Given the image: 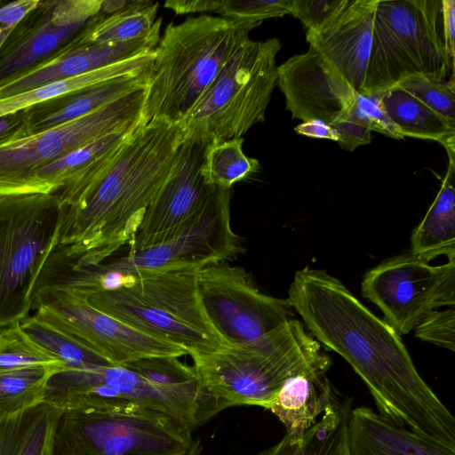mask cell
<instances>
[{
  "label": "cell",
  "instance_id": "cell-32",
  "mask_svg": "<svg viewBox=\"0 0 455 455\" xmlns=\"http://www.w3.org/2000/svg\"><path fill=\"white\" fill-rule=\"evenodd\" d=\"M164 5L176 14L212 12L235 23L259 27L266 19L291 14V0H172Z\"/></svg>",
  "mask_w": 455,
  "mask_h": 455
},
{
  "label": "cell",
  "instance_id": "cell-46",
  "mask_svg": "<svg viewBox=\"0 0 455 455\" xmlns=\"http://www.w3.org/2000/svg\"><path fill=\"white\" fill-rule=\"evenodd\" d=\"M203 451V446L199 438L193 440L188 451L185 455H201Z\"/></svg>",
  "mask_w": 455,
  "mask_h": 455
},
{
  "label": "cell",
  "instance_id": "cell-27",
  "mask_svg": "<svg viewBox=\"0 0 455 455\" xmlns=\"http://www.w3.org/2000/svg\"><path fill=\"white\" fill-rule=\"evenodd\" d=\"M154 51L95 69L82 75L52 83L0 100V116L17 113L52 99L83 90L119 77L135 76L150 69Z\"/></svg>",
  "mask_w": 455,
  "mask_h": 455
},
{
  "label": "cell",
  "instance_id": "cell-28",
  "mask_svg": "<svg viewBox=\"0 0 455 455\" xmlns=\"http://www.w3.org/2000/svg\"><path fill=\"white\" fill-rule=\"evenodd\" d=\"M352 399L346 398L325 411L300 441L286 435L275 445L256 455H349L348 420Z\"/></svg>",
  "mask_w": 455,
  "mask_h": 455
},
{
  "label": "cell",
  "instance_id": "cell-37",
  "mask_svg": "<svg viewBox=\"0 0 455 455\" xmlns=\"http://www.w3.org/2000/svg\"><path fill=\"white\" fill-rule=\"evenodd\" d=\"M415 336L421 340L455 350V309L431 310L415 326Z\"/></svg>",
  "mask_w": 455,
  "mask_h": 455
},
{
  "label": "cell",
  "instance_id": "cell-22",
  "mask_svg": "<svg viewBox=\"0 0 455 455\" xmlns=\"http://www.w3.org/2000/svg\"><path fill=\"white\" fill-rule=\"evenodd\" d=\"M349 455H455V447L395 425L367 406L351 409Z\"/></svg>",
  "mask_w": 455,
  "mask_h": 455
},
{
  "label": "cell",
  "instance_id": "cell-45",
  "mask_svg": "<svg viewBox=\"0 0 455 455\" xmlns=\"http://www.w3.org/2000/svg\"><path fill=\"white\" fill-rule=\"evenodd\" d=\"M149 1L145 0H122V1H103L101 4L100 12L104 15H109L116 12H122L128 10L135 9L148 4Z\"/></svg>",
  "mask_w": 455,
  "mask_h": 455
},
{
  "label": "cell",
  "instance_id": "cell-2",
  "mask_svg": "<svg viewBox=\"0 0 455 455\" xmlns=\"http://www.w3.org/2000/svg\"><path fill=\"white\" fill-rule=\"evenodd\" d=\"M185 138L180 124L141 123L101 180L77 205L63 207L59 248L77 266L105 261L137 234Z\"/></svg>",
  "mask_w": 455,
  "mask_h": 455
},
{
  "label": "cell",
  "instance_id": "cell-15",
  "mask_svg": "<svg viewBox=\"0 0 455 455\" xmlns=\"http://www.w3.org/2000/svg\"><path fill=\"white\" fill-rule=\"evenodd\" d=\"M362 292L398 335L407 334L429 311L454 307L455 259L431 266L410 251L390 258L365 273Z\"/></svg>",
  "mask_w": 455,
  "mask_h": 455
},
{
  "label": "cell",
  "instance_id": "cell-26",
  "mask_svg": "<svg viewBox=\"0 0 455 455\" xmlns=\"http://www.w3.org/2000/svg\"><path fill=\"white\" fill-rule=\"evenodd\" d=\"M381 102L403 138L436 140L446 149L449 161L455 162V123L399 86L383 92Z\"/></svg>",
  "mask_w": 455,
  "mask_h": 455
},
{
  "label": "cell",
  "instance_id": "cell-20",
  "mask_svg": "<svg viewBox=\"0 0 455 455\" xmlns=\"http://www.w3.org/2000/svg\"><path fill=\"white\" fill-rule=\"evenodd\" d=\"M161 25L158 18L147 35L132 41L66 51L0 85V100L152 52L160 40Z\"/></svg>",
  "mask_w": 455,
  "mask_h": 455
},
{
  "label": "cell",
  "instance_id": "cell-29",
  "mask_svg": "<svg viewBox=\"0 0 455 455\" xmlns=\"http://www.w3.org/2000/svg\"><path fill=\"white\" fill-rule=\"evenodd\" d=\"M61 410L42 403L7 419H0V455H50Z\"/></svg>",
  "mask_w": 455,
  "mask_h": 455
},
{
  "label": "cell",
  "instance_id": "cell-47",
  "mask_svg": "<svg viewBox=\"0 0 455 455\" xmlns=\"http://www.w3.org/2000/svg\"><path fill=\"white\" fill-rule=\"evenodd\" d=\"M16 26V25H15ZM15 26H0V48L4 44V41L7 39L11 32L13 30Z\"/></svg>",
  "mask_w": 455,
  "mask_h": 455
},
{
  "label": "cell",
  "instance_id": "cell-44",
  "mask_svg": "<svg viewBox=\"0 0 455 455\" xmlns=\"http://www.w3.org/2000/svg\"><path fill=\"white\" fill-rule=\"evenodd\" d=\"M294 131L303 136L327 139L338 141V133L331 125L325 124L318 119H312L295 126Z\"/></svg>",
  "mask_w": 455,
  "mask_h": 455
},
{
  "label": "cell",
  "instance_id": "cell-35",
  "mask_svg": "<svg viewBox=\"0 0 455 455\" xmlns=\"http://www.w3.org/2000/svg\"><path fill=\"white\" fill-rule=\"evenodd\" d=\"M65 365L35 343L15 323L0 330V371L35 366Z\"/></svg>",
  "mask_w": 455,
  "mask_h": 455
},
{
  "label": "cell",
  "instance_id": "cell-36",
  "mask_svg": "<svg viewBox=\"0 0 455 455\" xmlns=\"http://www.w3.org/2000/svg\"><path fill=\"white\" fill-rule=\"evenodd\" d=\"M399 86L430 108L455 123L454 74L448 80H435L421 76H408Z\"/></svg>",
  "mask_w": 455,
  "mask_h": 455
},
{
  "label": "cell",
  "instance_id": "cell-16",
  "mask_svg": "<svg viewBox=\"0 0 455 455\" xmlns=\"http://www.w3.org/2000/svg\"><path fill=\"white\" fill-rule=\"evenodd\" d=\"M211 142L201 137L184 138L169 176L147 210L129 249L146 248L164 241L202 209L216 188L207 181L204 173Z\"/></svg>",
  "mask_w": 455,
  "mask_h": 455
},
{
  "label": "cell",
  "instance_id": "cell-10",
  "mask_svg": "<svg viewBox=\"0 0 455 455\" xmlns=\"http://www.w3.org/2000/svg\"><path fill=\"white\" fill-rule=\"evenodd\" d=\"M231 188L216 187L202 209L164 241L100 264L124 276L136 273L198 270L243 253L231 228Z\"/></svg>",
  "mask_w": 455,
  "mask_h": 455
},
{
  "label": "cell",
  "instance_id": "cell-14",
  "mask_svg": "<svg viewBox=\"0 0 455 455\" xmlns=\"http://www.w3.org/2000/svg\"><path fill=\"white\" fill-rule=\"evenodd\" d=\"M128 402L168 414L191 432L215 416L174 395L125 366L63 369L49 379L44 403L60 410L101 402Z\"/></svg>",
  "mask_w": 455,
  "mask_h": 455
},
{
  "label": "cell",
  "instance_id": "cell-1",
  "mask_svg": "<svg viewBox=\"0 0 455 455\" xmlns=\"http://www.w3.org/2000/svg\"><path fill=\"white\" fill-rule=\"evenodd\" d=\"M287 299L309 333L363 379L380 415L455 447V419L419 375L400 335L341 281L306 267L295 273Z\"/></svg>",
  "mask_w": 455,
  "mask_h": 455
},
{
  "label": "cell",
  "instance_id": "cell-23",
  "mask_svg": "<svg viewBox=\"0 0 455 455\" xmlns=\"http://www.w3.org/2000/svg\"><path fill=\"white\" fill-rule=\"evenodd\" d=\"M340 403L325 374L302 373L286 379L265 409L277 417L285 435L297 442L320 414Z\"/></svg>",
  "mask_w": 455,
  "mask_h": 455
},
{
  "label": "cell",
  "instance_id": "cell-21",
  "mask_svg": "<svg viewBox=\"0 0 455 455\" xmlns=\"http://www.w3.org/2000/svg\"><path fill=\"white\" fill-rule=\"evenodd\" d=\"M55 0H40L0 48V85L66 52L92 21L59 27L52 20Z\"/></svg>",
  "mask_w": 455,
  "mask_h": 455
},
{
  "label": "cell",
  "instance_id": "cell-8",
  "mask_svg": "<svg viewBox=\"0 0 455 455\" xmlns=\"http://www.w3.org/2000/svg\"><path fill=\"white\" fill-rule=\"evenodd\" d=\"M450 74L454 64L444 50L441 0H378L367 95L408 76L448 80Z\"/></svg>",
  "mask_w": 455,
  "mask_h": 455
},
{
  "label": "cell",
  "instance_id": "cell-19",
  "mask_svg": "<svg viewBox=\"0 0 455 455\" xmlns=\"http://www.w3.org/2000/svg\"><path fill=\"white\" fill-rule=\"evenodd\" d=\"M139 125L105 136L52 161L26 182L20 194H55L63 207L79 204Z\"/></svg>",
  "mask_w": 455,
  "mask_h": 455
},
{
  "label": "cell",
  "instance_id": "cell-4",
  "mask_svg": "<svg viewBox=\"0 0 455 455\" xmlns=\"http://www.w3.org/2000/svg\"><path fill=\"white\" fill-rule=\"evenodd\" d=\"M191 358L204 389L228 407L265 409L289 378L325 374L331 365L321 344L294 318L252 342Z\"/></svg>",
  "mask_w": 455,
  "mask_h": 455
},
{
  "label": "cell",
  "instance_id": "cell-43",
  "mask_svg": "<svg viewBox=\"0 0 455 455\" xmlns=\"http://www.w3.org/2000/svg\"><path fill=\"white\" fill-rule=\"evenodd\" d=\"M39 2L40 0H17L0 6V26L17 25Z\"/></svg>",
  "mask_w": 455,
  "mask_h": 455
},
{
  "label": "cell",
  "instance_id": "cell-13",
  "mask_svg": "<svg viewBox=\"0 0 455 455\" xmlns=\"http://www.w3.org/2000/svg\"><path fill=\"white\" fill-rule=\"evenodd\" d=\"M32 309L36 316L70 334L116 366L148 357L188 355L187 349L142 333L69 291L36 290Z\"/></svg>",
  "mask_w": 455,
  "mask_h": 455
},
{
  "label": "cell",
  "instance_id": "cell-7",
  "mask_svg": "<svg viewBox=\"0 0 455 455\" xmlns=\"http://www.w3.org/2000/svg\"><path fill=\"white\" fill-rule=\"evenodd\" d=\"M62 218L55 194L0 196V330L28 316L38 277L59 245Z\"/></svg>",
  "mask_w": 455,
  "mask_h": 455
},
{
  "label": "cell",
  "instance_id": "cell-31",
  "mask_svg": "<svg viewBox=\"0 0 455 455\" xmlns=\"http://www.w3.org/2000/svg\"><path fill=\"white\" fill-rule=\"evenodd\" d=\"M59 365L0 371V419L18 416L44 403L47 383Z\"/></svg>",
  "mask_w": 455,
  "mask_h": 455
},
{
  "label": "cell",
  "instance_id": "cell-12",
  "mask_svg": "<svg viewBox=\"0 0 455 455\" xmlns=\"http://www.w3.org/2000/svg\"><path fill=\"white\" fill-rule=\"evenodd\" d=\"M199 295L225 346L252 342L294 315L287 299L259 291L251 275L227 260L197 270Z\"/></svg>",
  "mask_w": 455,
  "mask_h": 455
},
{
  "label": "cell",
  "instance_id": "cell-11",
  "mask_svg": "<svg viewBox=\"0 0 455 455\" xmlns=\"http://www.w3.org/2000/svg\"><path fill=\"white\" fill-rule=\"evenodd\" d=\"M146 88L64 124L0 144V196L20 195L26 182L52 161L139 125Z\"/></svg>",
  "mask_w": 455,
  "mask_h": 455
},
{
  "label": "cell",
  "instance_id": "cell-34",
  "mask_svg": "<svg viewBox=\"0 0 455 455\" xmlns=\"http://www.w3.org/2000/svg\"><path fill=\"white\" fill-rule=\"evenodd\" d=\"M243 139L212 141L207 148L204 173L214 186L231 188L232 186L257 172L259 163L243 151Z\"/></svg>",
  "mask_w": 455,
  "mask_h": 455
},
{
  "label": "cell",
  "instance_id": "cell-24",
  "mask_svg": "<svg viewBox=\"0 0 455 455\" xmlns=\"http://www.w3.org/2000/svg\"><path fill=\"white\" fill-rule=\"evenodd\" d=\"M149 70L101 83L25 109L30 134L80 118L146 87Z\"/></svg>",
  "mask_w": 455,
  "mask_h": 455
},
{
  "label": "cell",
  "instance_id": "cell-9",
  "mask_svg": "<svg viewBox=\"0 0 455 455\" xmlns=\"http://www.w3.org/2000/svg\"><path fill=\"white\" fill-rule=\"evenodd\" d=\"M281 46L275 37L243 42L180 124L185 137L239 139L264 122L277 84L275 58Z\"/></svg>",
  "mask_w": 455,
  "mask_h": 455
},
{
  "label": "cell",
  "instance_id": "cell-38",
  "mask_svg": "<svg viewBox=\"0 0 455 455\" xmlns=\"http://www.w3.org/2000/svg\"><path fill=\"white\" fill-rule=\"evenodd\" d=\"M382 94L383 92L371 95L356 94L350 114L371 132L374 131L384 136L401 140L403 137L382 105Z\"/></svg>",
  "mask_w": 455,
  "mask_h": 455
},
{
  "label": "cell",
  "instance_id": "cell-40",
  "mask_svg": "<svg viewBox=\"0 0 455 455\" xmlns=\"http://www.w3.org/2000/svg\"><path fill=\"white\" fill-rule=\"evenodd\" d=\"M338 133V143L347 151H353L357 147L369 144L371 141V131L358 122L349 113L343 118L331 124Z\"/></svg>",
  "mask_w": 455,
  "mask_h": 455
},
{
  "label": "cell",
  "instance_id": "cell-42",
  "mask_svg": "<svg viewBox=\"0 0 455 455\" xmlns=\"http://www.w3.org/2000/svg\"><path fill=\"white\" fill-rule=\"evenodd\" d=\"M442 28L444 50L450 61L454 64L455 58V1L441 0Z\"/></svg>",
  "mask_w": 455,
  "mask_h": 455
},
{
  "label": "cell",
  "instance_id": "cell-17",
  "mask_svg": "<svg viewBox=\"0 0 455 455\" xmlns=\"http://www.w3.org/2000/svg\"><path fill=\"white\" fill-rule=\"evenodd\" d=\"M277 84L292 118L330 125L349 113L357 94L312 47L277 66Z\"/></svg>",
  "mask_w": 455,
  "mask_h": 455
},
{
  "label": "cell",
  "instance_id": "cell-5",
  "mask_svg": "<svg viewBox=\"0 0 455 455\" xmlns=\"http://www.w3.org/2000/svg\"><path fill=\"white\" fill-rule=\"evenodd\" d=\"M197 270L136 273L121 287L100 291L91 306L147 335L175 344L191 356L225 346L209 320L197 286Z\"/></svg>",
  "mask_w": 455,
  "mask_h": 455
},
{
  "label": "cell",
  "instance_id": "cell-33",
  "mask_svg": "<svg viewBox=\"0 0 455 455\" xmlns=\"http://www.w3.org/2000/svg\"><path fill=\"white\" fill-rule=\"evenodd\" d=\"M20 327L35 343L63 363L66 369L113 365L70 334L35 315L21 321Z\"/></svg>",
  "mask_w": 455,
  "mask_h": 455
},
{
  "label": "cell",
  "instance_id": "cell-39",
  "mask_svg": "<svg viewBox=\"0 0 455 455\" xmlns=\"http://www.w3.org/2000/svg\"><path fill=\"white\" fill-rule=\"evenodd\" d=\"M346 0H291V14L299 19L307 30H313L323 24Z\"/></svg>",
  "mask_w": 455,
  "mask_h": 455
},
{
  "label": "cell",
  "instance_id": "cell-30",
  "mask_svg": "<svg viewBox=\"0 0 455 455\" xmlns=\"http://www.w3.org/2000/svg\"><path fill=\"white\" fill-rule=\"evenodd\" d=\"M158 2L109 15L100 12L88 26L70 42L68 50L89 44H120L147 35L154 27Z\"/></svg>",
  "mask_w": 455,
  "mask_h": 455
},
{
  "label": "cell",
  "instance_id": "cell-18",
  "mask_svg": "<svg viewBox=\"0 0 455 455\" xmlns=\"http://www.w3.org/2000/svg\"><path fill=\"white\" fill-rule=\"evenodd\" d=\"M378 0H346L323 24L307 30L306 39L360 95H367V78Z\"/></svg>",
  "mask_w": 455,
  "mask_h": 455
},
{
  "label": "cell",
  "instance_id": "cell-6",
  "mask_svg": "<svg viewBox=\"0 0 455 455\" xmlns=\"http://www.w3.org/2000/svg\"><path fill=\"white\" fill-rule=\"evenodd\" d=\"M192 433L164 412L101 402L61 410L50 455H185Z\"/></svg>",
  "mask_w": 455,
  "mask_h": 455
},
{
  "label": "cell",
  "instance_id": "cell-25",
  "mask_svg": "<svg viewBox=\"0 0 455 455\" xmlns=\"http://www.w3.org/2000/svg\"><path fill=\"white\" fill-rule=\"evenodd\" d=\"M455 162L449 161L440 190L411 237L410 252L429 262L445 256L455 258Z\"/></svg>",
  "mask_w": 455,
  "mask_h": 455
},
{
  "label": "cell",
  "instance_id": "cell-41",
  "mask_svg": "<svg viewBox=\"0 0 455 455\" xmlns=\"http://www.w3.org/2000/svg\"><path fill=\"white\" fill-rule=\"evenodd\" d=\"M30 135L25 110L0 116V144Z\"/></svg>",
  "mask_w": 455,
  "mask_h": 455
},
{
  "label": "cell",
  "instance_id": "cell-3",
  "mask_svg": "<svg viewBox=\"0 0 455 455\" xmlns=\"http://www.w3.org/2000/svg\"><path fill=\"white\" fill-rule=\"evenodd\" d=\"M254 28L208 14L166 26L154 50L142 122L180 124Z\"/></svg>",
  "mask_w": 455,
  "mask_h": 455
}]
</instances>
